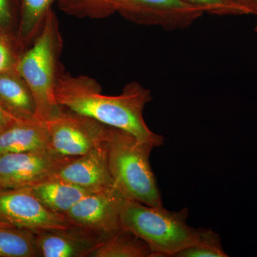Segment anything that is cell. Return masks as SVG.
<instances>
[{"label":"cell","instance_id":"cell-1","mask_svg":"<svg viewBox=\"0 0 257 257\" xmlns=\"http://www.w3.org/2000/svg\"><path fill=\"white\" fill-rule=\"evenodd\" d=\"M59 106L126 132L154 147L165 139L153 133L144 119L145 106L152 99L150 89L138 82L128 83L119 95L103 94L101 86L88 76H73L61 67L55 87Z\"/></svg>","mask_w":257,"mask_h":257},{"label":"cell","instance_id":"cell-2","mask_svg":"<svg viewBox=\"0 0 257 257\" xmlns=\"http://www.w3.org/2000/svg\"><path fill=\"white\" fill-rule=\"evenodd\" d=\"M63 47L58 19L53 10L47 15L41 31L18 57L15 69L28 84L36 104V117L46 121L60 109L55 87Z\"/></svg>","mask_w":257,"mask_h":257},{"label":"cell","instance_id":"cell-3","mask_svg":"<svg viewBox=\"0 0 257 257\" xmlns=\"http://www.w3.org/2000/svg\"><path fill=\"white\" fill-rule=\"evenodd\" d=\"M188 217L187 208L171 211L126 199L120 222L148 245L153 257L175 256L199 239V229L187 224Z\"/></svg>","mask_w":257,"mask_h":257},{"label":"cell","instance_id":"cell-4","mask_svg":"<svg viewBox=\"0 0 257 257\" xmlns=\"http://www.w3.org/2000/svg\"><path fill=\"white\" fill-rule=\"evenodd\" d=\"M106 147L114 187L126 199L162 207V196L150 162L155 147L113 127Z\"/></svg>","mask_w":257,"mask_h":257},{"label":"cell","instance_id":"cell-5","mask_svg":"<svg viewBox=\"0 0 257 257\" xmlns=\"http://www.w3.org/2000/svg\"><path fill=\"white\" fill-rule=\"evenodd\" d=\"M50 134V150L67 158H76L105 145L111 127L60 106L45 121Z\"/></svg>","mask_w":257,"mask_h":257},{"label":"cell","instance_id":"cell-6","mask_svg":"<svg viewBox=\"0 0 257 257\" xmlns=\"http://www.w3.org/2000/svg\"><path fill=\"white\" fill-rule=\"evenodd\" d=\"M0 222L35 234L73 229L64 214L51 210L26 188L0 190Z\"/></svg>","mask_w":257,"mask_h":257},{"label":"cell","instance_id":"cell-7","mask_svg":"<svg viewBox=\"0 0 257 257\" xmlns=\"http://www.w3.org/2000/svg\"><path fill=\"white\" fill-rule=\"evenodd\" d=\"M115 12L128 21L166 31L184 30L204 12L182 0H112Z\"/></svg>","mask_w":257,"mask_h":257},{"label":"cell","instance_id":"cell-8","mask_svg":"<svg viewBox=\"0 0 257 257\" xmlns=\"http://www.w3.org/2000/svg\"><path fill=\"white\" fill-rule=\"evenodd\" d=\"M126 198L116 187L87 194L64 214L74 229L104 239L119 229Z\"/></svg>","mask_w":257,"mask_h":257},{"label":"cell","instance_id":"cell-9","mask_svg":"<svg viewBox=\"0 0 257 257\" xmlns=\"http://www.w3.org/2000/svg\"><path fill=\"white\" fill-rule=\"evenodd\" d=\"M72 159L50 150L3 155L0 157V190L25 188L46 180Z\"/></svg>","mask_w":257,"mask_h":257},{"label":"cell","instance_id":"cell-10","mask_svg":"<svg viewBox=\"0 0 257 257\" xmlns=\"http://www.w3.org/2000/svg\"><path fill=\"white\" fill-rule=\"evenodd\" d=\"M50 178L65 181L91 192L114 187L108 164L106 144L86 155L72 159Z\"/></svg>","mask_w":257,"mask_h":257},{"label":"cell","instance_id":"cell-11","mask_svg":"<svg viewBox=\"0 0 257 257\" xmlns=\"http://www.w3.org/2000/svg\"><path fill=\"white\" fill-rule=\"evenodd\" d=\"M35 234L42 257H89L102 240L95 235L74 228Z\"/></svg>","mask_w":257,"mask_h":257},{"label":"cell","instance_id":"cell-12","mask_svg":"<svg viewBox=\"0 0 257 257\" xmlns=\"http://www.w3.org/2000/svg\"><path fill=\"white\" fill-rule=\"evenodd\" d=\"M50 145L46 123L38 119L20 121L0 133V157L50 150Z\"/></svg>","mask_w":257,"mask_h":257},{"label":"cell","instance_id":"cell-13","mask_svg":"<svg viewBox=\"0 0 257 257\" xmlns=\"http://www.w3.org/2000/svg\"><path fill=\"white\" fill-rule=\"evenodd\" d=\"M0 105L19 119H37L31 91L16 69L0 74Z\"/></svg>","mask_w":257,"mask_h":257},{"label":"cell","instance_id":"cell-14","mask_svg":"<svg viewBox=\"0 0 257 257\" xmlns=\"http://www.w3.org/2000/svg\"><path fill=\"white\" fill-rule=\"evenodd\" d=\"M25 188L51 210L62 214L83 197L94 192L55 178L46 179Z\"/></svg>","mask_w":257,"mask_h":257},{"label":"cell","instance_id":"cell-15","mask_svg":"<svg viewBox=\"0 0 257 257\" xmlns=\"http://www.w3.org/2000/svg\"><path fill=\"white\" fill-rule=\"evenodd\" d=\"M89 257H153L148 245L130 230L121 227L104 238Z\"/></svg>","mask_w":257,"mask_h":257},{"label":"cell","instance_id":"cell-16","mask_svg":"<svg viewBox=\"0 0 257 257\" xmlns=\"http://www.w3.org/2000/svg\"><path fill=\"white\" fill-rule=\"evenodd\" d=\"M57 0H21V18L18 30V43L28 49L41 31L47 15ZM24 50V51H25Z\"/></svg>","mask_w":257,"mask_h":257},{"label":"cell","instance_id":"cell-17","mask_svg":"<svg viewBox=\"0 0 257 257\" xmlns=\"http://www.w3.org/2000/svg\"><path fill=\"white\" fill-rule=\"evenodd\" d=\"M36 234L0 223V257H39Z\"/></svg>","mask_w":257,"mask_h":257},{"label":"cell","instance_id":"cell-18","mask_svg":"<svg viewBox=\"0 0 257 257\" xmlns=\"http://www.w3.org/2000/svg\"><path fill=\"white\" fill-rule=\"evenodd\" d=\"M60 9L78 18L105 19L116 13L112 0H57Z\"/></svg>","mask_w":257,"mask_h":257},{"label":"cell","instance_id":"cell-19","mask_svg":"<svg viewBox=\"0 0 257 257\" xmlns=\"http://www.w3.org/2000/svg\"><path fill=\"white\" fill-rule=\"evenodd\" d=\"M176 257H227L221 246L219 235L209 229H199L197 242L184 248L175 255Z\"/></svg>","mask_w":257,"mask_h":257},{"label":"cell","instance_id":"cell-20","mask_svg":"<svg viewBox=\"0 0 257 257\" xmlns=\"http://www.w3.org/2000/svg\"><path fill=\"white\" fill-rule=\"evenodd\" d=\"M199 8L204 14L215 16H239L250 15L249 12L235 0H182Z\"/></svg>","mask_w":257,"mask_h":257},{"label":"cell","instance_id":"cell-21","mask_svg":"<svg viewBox=\"0 0 257 257\" xmlns=\"http://www.w3.org/2000/svg\"><path fill=\"white\" fill-rule=\"evenodd\" d=\"M17 61L14 60L8 39L0 35V74L15 70Z\"/></svg>","mask_w":257,"mask_h":257},{"label":"cell","instance_id":"cell-22","mask_svg":"<svg viewBox=\"0 0 257 257\" xmlns=\"http://www.w3.org/2000/svg\"><path fill=\"white\" fill-rule=\"evenodd\" d=\"M13 20L11 0H0V28H5Z\"/></svg>","mask_w":257,"mask_h":257},{"label":"cell","instance_id":"cell-23","mask_svg":"<svg viewBox=\"0 0 257 257\" xmlns=\"http://www.w3.org/2000/svg\"><path fill=\"white\" fill-rule=\"evenodd\" d=\"M22 121H27V120L19 119L0 105V133H3L4 130L10 127L12 125Z\"/></svg>","mask_w":257,"mask_h":257},{"label":"cell","instance_id":"cell-24","mask_svg":"<svg viewBox=\"0 0 257 257\" xmlns=\"http://www.w3.org/2000/svg\"><path fill=\"white\" fill-rule=\"evenodd\" d=\"M235 1L246 8L249 12L250 15H256V5L253 0H235Z\"/></svg>","mask_w":257,"mask_h":257},{"label":"cell","instance_id":"cell-25","mask_svg":"<svg viewBox=\"0 0 257 257\" xmlns=\"http://www.w3.org/2000/svg\"><path fill=\"white\" fill-rule=\"evenodd\" d=\"M253 2H254L255 5H256V16H257V0H253ZM254 31L256 32L257 33V23L256 24V25H255Z\"/></svg>","mask_w":257,"mask_h":257},{"label":"cell","instance_id":"cell-26","mask_svg":"<svg viewBox=\"0 0 257 257\" xmlns=\"http://www.w3.org/2000/svg\"><path fill=\"white\" fill-rule=\"evenodd\" d=\"M0 223H2V222H0ZM4 224H5V223H4Z\"/></svg>","mask_w":257,"mask_h":257}]
</instances>
